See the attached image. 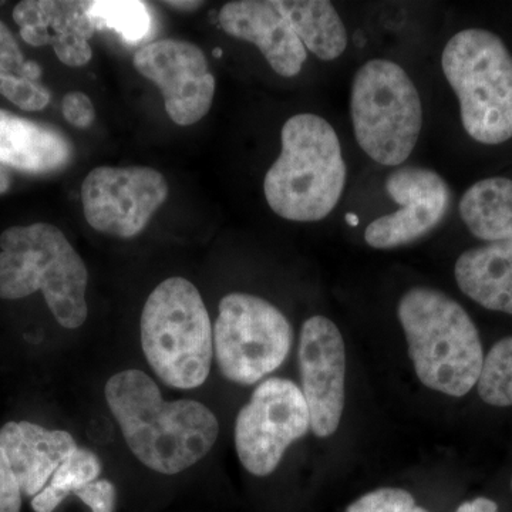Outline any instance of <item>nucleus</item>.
<instances>
[{
  "instance_id": "nucleus-31",
  "label": "nucleus",
  "mask_w": 512,
  "mask_h": 512,
  "mask_svg": "<svg viewBox=\"0 0 512 512\" xmlns=\"http://www.w3.org/2000/svg\"><path fill=\"white\" fill-rule=\"evenodd\" d=\"M40 74H42V67H40L39 64L36 62H26L25 66H23L20 77L36 82V80L39 79Z\"/></svg>"
},
{
  "instance_id": "nucleus-2",
  "label": "nucleus",
  "mask_w": 512,
  "mask_h": 512,
  "mask_svg": "<svg viewBox=\"0 0 512 512\" xmlns=\"http://www.w3.org/2000/svg\"><path fill=\"white\" fill-rule=\"evenodd\" d=\"M281 143L264 180L269 208L288 221L325 220L339 204L348 174L335 128L316 114H296L282 127Z\"/></svg>"
},
{
  "instance_id": "nucleus-1",
  "label": "nucleus",
  "mask_w": 512,
  "mask_h": 512,
  "mask_svg": "<svg viewBox=\"0 0 512 512\" xmlns=\"http://www.w3.org/2000/svg\"><path fill=\"white\" fill-rule=\"evenodd\" d=\"M104 394L131 453L157 473H183L217 443L220 423L205 404L165 402L157 383L141 370L117 373Z\"/></svg>"
},
{
  "instance_id": "nucleus-32",
  "label": "nucleus",
  "mask_w": 512,
  "mask_h": 512,
  "mask_svg": "<svg viewBox=\"0 0 512 512\" xmlns=\"http://www.w3.org/2000/svg\"><path fill=\"white\" fill-rule=\"evenodd\" d=\"M10 183H12V181H10L8 171L0 165V195L9 191Z\"/></svg>"
},
{
  "instance_id": "nucleus-23",
  "label": "nucleus",
  "mask_w": 512,
  "mask_h": 512,
  "mask_svg": "<svg viewBox=\"0 0 512 512\" xmlns=\"http://www.w3.org/2000/svg\"><path fill=\"white\" fill-rule=\"evenodd\" d=\"M346 512H429L416 504L412 494L402 488H379L355 501Z\"/></svg>"
},
{
  "instance_id": "nucleus-30",
  "label": "nucleus",
  "mask_w": 512,
  "mask_h": 512,
  "mask_svg": "<svg viewBox=\"0 0 512 512\" xmlns=\"http://www.w3.org/2000/svg\"><path fill=\"white\" fill-rule=\"evenodd\" d=\"M165 6L168 8L181 10V12H194V10L200 9L202 6V2H194V0H178V2H164Z\"/></svg>"
},
{
  "instance_id": "nucleus-12",
  "label": "nucleus",
  "mask_w": 512,
  "mask_h": 512,
  "mask_svg": "<svg viewBox=\"0 0 512 512\" xmlns=\"http://www.w3.org/2000/svg\"><path fill=\"white\" fill-rule=\"evenodd\" d=\"M298 357L311 430L326 439L339 429L345 407L346 350L338 326L320 315L306 320Z\"/></svg>"
},
{
  "instance_id": "nucleus-9",
  "label": "nucleus",
  "mask_w": 512,
  "mask_h": 512,
  "mask_svg": "<svg viewBox=\"0 0 512 512\" xmlns=\"http://www.w3.org/2000/svg\"><path fill=\"white\" fill-rule=\"evenodd\" d=\"M311 430V416L301 387L272 377L256 387L235 421V447L248 473H274L291 444Z\"/></svg>"
},
{
  "instance_id": "nucleus-26",
  "label": "nucleus",
  "mask_w": 512,
  "mask_h": 512,
  "mask_svg": "<svg viewBox=\"0 0 512 512\" xmlns=\"http://www.w3.org/2000/svg\"><path fill=\"white\" fill-rule=\"evenodd\" d=\"M22 490L0 448V512H20Z\"/></svg>"
},
{
  "instance_id": "nucleus-7",
  "label": "nucleus",
  "mask_w": 512,
  "mask_h": 512,
  "mask_svg": "<svg viewBox=\"0 0 512 512\" xmlns=\"http://www.w3.org/2000/svg\"><path fill=\"white\" fill-rule=\"evenodd\" d=\"M350 116L360 148L389 167L406 163L423 128L419 90L400 64L369 60L357 70Z\"/></svg>"
},
{
  "instance_id": "nucleus-27",
  "label": "nucleus",
  "mask_w": 512,
  "mask_h": 512,
  "mask_svg": "<svg viewBox=\"0 0 512 512\" xmlns=\"http://www.w3.org/2000/svg\"><path fill=\"white\" fill-rule=\"evenodd\" d=\"M25 63V57L12 32L5 23L0 22V74L20 77Z\"/></svg>"
},
{
  "instance_id": "nucleus-14",
  "label": "nucleus",
  "mask_w": 512,
  "mask_h": 512,
  "mask_svg": "<svg viewBox=\"0 0 512 512\" xmlns=\"http://www.w3.org/2000/svg\"><path fill=\"white\" fill-rule=\"evenodd\" d=\"M218 22L229 36L258 47L279 76L295 77L301 73L308 59V50L293 32L275 0H235L225 3L218 15Z\"/></svg>"
},
{
  "instance_id": "nucleus-15",
  "label": "nucleus",
  "mask_w": 512,
  "mask_h": 512,
  "mask_svg": "<svg viewBox=\"0 0 512 512\" xmlns=\"http://www.w3.org/2000/svg\"><path fill=\"white\" fill-rule=\"evenodd\" d=\"M0 448L22 494L35 498L77 444L67 431L47 430L29 421H10L0 429Z\"/></svg>"
},
{
  "instance_id": "nucleus-6",
  "label": "nucleus",
  "mask_w": 512,
  "mask_h": 512,
  "mask_svg": "<svg viewBox=\"0 0 512 512\" xmlns=\"http://www.w3.org/2000/svg\"><path fill=\"white\" fill-rule=\"evenodd\" d=\"M441 67L460 103L461 123L477 143L512 138V55L485 29H464L448 40Z\"/></svg>"
},
{
  "instance_id": "nucleus-13",
  "label": "nucleus",
  "mask_w": 512,
  "mask_h": 512,
  "mask_svg": "<svg viewBox=\"0 0 512 512\" xmlns=\"http://www.w3.org/2000/svg\"><path fill=\"white\" fill-rule=\"evenodd\" d=\"M386 191L400 208L370 222L365 241L372 248L394 249L419 241L439 227L450 207V188L430 168H397L387 177Z\"/></svg>"
},
{
  "instance_id": "nucleus-20",
  "label": "nucleus",
  "mask_w": 512,
  "mask_h": 512,
  "mask_svg": "<svg viewBox=\"0 0 512 512\" xmlns=\"http://www.w3.org/2000/svg\"><path fill=\"white\" fill-rule=\"evenodd\" d=\"M101 470H103V464L94 451L89 448L77 447L64 460L62 466L57 468L45 490L33 498V511L55 512L56 508L70 494L79 497V494L90 484L99 480Z\"/></svg>"
},
{
  "instance_id": "nucleus-8",
  "label": "nucleus",
  "mask_w": 512,
  "mask_h": 512,
  "mask_svg": "<svg viewBox=\"0 0 512 512\" xmlns=\"http://www.w3.org/2000/svg\"><path fill=\"white\" fill-rule=\"evenodd\" d=\"M214 326V350L222 375L238 384L258 383L279 369L292 349L293 329L271 302L228 293Z\"/></svg>"
},
{
  "instance_id": "nucleus-28",
  "label": "nucleus",
  "mask_w": 512,
  "mask_h": 512,
  "mask_svg": "<svg viewBox=\"0 0 512 512\" xmlns=\"http://www.w3.org/2000/svg\"><path fill=\"white\" fill-rule=\"evenodd\" d=\"M92 512H114L116 510V487L109 480H96L79 494Z\"/></svg>"
},
{
  "instance_id": "nucleus-18",
  "label": "nucleus",
  "mask_w": 512,
  "mask_h": 512,
  "mask_svg": "<svg viewBox=\"0 0 512 512\" xmlns=\"http://www.w3.org/2000/svg\"><path fill=\"white\" fill-rule=\"evenodd\" d=\"M306 50L323 60L338 59L348 47V32L326 0H275Z\"/></svg>"
},
{
  "instance_id": "nucleus-5",
  "label": "nucleus",
  "mask_w": 512,
  "mask_h": 512,
  "mask_svg": "<svg viewBox=\"0 0 512 512\" xmlns=\"http://www.w3.org/2000/svg\"><path fill=\"white\" fill-rule=\"evenodd\" d=\"M140 326L144 356L163 383L191 390L207 382L214 329L200 291L188 279L161 282L148 296Z\"/></svg>"
},
{
  "instance_id": "nucleus-10",
  "label": "nucleus",
  "mask_w": 512,
  "mask_h": 512,
  "mask_svg": "<svg viewBox=\"0 0 512 512\" xmlns=\"http://www.w3.org/2000/svg\"><path fill=\"white\" fill-rule=\"evenodd\" d=\"M168 192L167 180L154 168L97 167L82 184L84 217L103 234L134 238L167 201Z\"/></svg>"
},
{
  "instance_id": "nucleus-21",
  "label": "nucleus",
  "mask_w": 512,
  "mask_h": 512,
  "mask_svg": "<svg viewBox=\"0 0 512 512\" xmlns=\"http://www.w3.org/2000/svg\"><path fill=\"white\" fill-rule=\"evenodd\" d=\"M87 13L94 28L113 30L128 45H140L153 25L150 9L141 0H96Z\"/></svg>"
},
{
  "instance_id": "nucleus-19",
  "label": "nucleus",
  "mask_w": 512,
  "mask_h": 512,
  "mask_svg": "<svg viewBox=\"0 0 512 512\" xmlns=\"http://www.w3.org/2000/svg\"><path fill=\"white\" fill-rule=\"evenodd\" d=\"M461 220L481 241H512V180L491 177L471 185L460 200Z\"/></svg>"
},
{
  "instance_id": "nucleus-3",
  "label": "nucleus",
  "mask_w": 512,
  "mask_h": 512,
  "mask_svg": "<svg viewBox=\"0 0 512 512\" xmlns=\"http://www.w3.org/2000/svg\"><path fill=\"white\" fill-rule=\"evenodd\" d=\"M414 370L424 386L463 397L477 386L484 363L480 333L460 303L437 289H409L397 306Z\"/></svg>"
},
{
  "instance_id": "nucleus-25",
  "label": "nucleus",
  "mask_w": 512,
  "mask_h": 512,
  "mask_svg": "<svg viewBox=\"0 0 512 512\" xmlns=\"http://www.w3.org/2000/svg\"><path fill=\"white\" fill-rule=\"evenodd\" d=\"M62 111L67 123L76 128H89L96 119L92 99L82 92L67 93L63 97Z\"/></svg>"
},
{
  "instance_id": "nucleus-11",
  "label": "nucleus",
  "mask_w": 512,
  "mask_h": 512,
  "mask_svg": "<svg viewBox=\"0 0 512 512\" xmlns=\"http://www.w3.org/2000/svg\"><path fill=\"white\" fill-rule=\"evenodd\" d=\"M133 62L137 72L160 89L175 124L192 126L207 116L214 103L215 77L200 47L185 40H157L141 47Z\"/></svg>"
},
{
  "instance_id": "nucleus-29",
  "label": "nucleus",
  "mask_w": 512,
  "mask_h": 512,
  "mask_svg": "<svg viewBox=\"0 0 512 512\" xmlns=\"http://www.w3.org/2000/svg\"><path fill=\"white\" fill-rule=\"evenodd\" d=\"M456 512H500V510L490 498L478 497L461 504Z\"/></svg>"
},
{
  "instance_id": "nucleus-24",
  "label": "nucleus",
  "mask_w": 512,
  "mask_h": 512,
  "mask_svg": "<svg viewBox=\"0 0 512 512\" xmlns=\"http://www.w3.org/2000/svg\"><path fill=\"white\" fill-rule=\"evenodd\" d=\"M0 94L26 111H40L50 103V93L46 87L10 74H0Z\"/></svg>"
},
{
  "instance_id": "nucleus-22",
  "label": "nucleus",
  "mask_w": 512,
  "mask_h": 512,
  "mask_svg": "<svg viewBox=\"0 0 512 512\" xmlns=\"http://www.w3.org/2000/svg\"><path fill=\"white\" fill-rule=\"evenodd\" d=\"M477 389L491 406H512V336L498 340L484 357Z\"/></svg>"
},
{
  "instance_id": "nucleus-17",
  "label": "nucleus",
  "mask_w": 512,
  "mask_h": 512,
  "mask_svg": "<svg viewBox=\"0 0 512 512\" xmlns=\"http://www.w3.org/2000/svg\"><path fill=\"white\" fill-rule=\"evenodd\" d=\"M458 288L488 311L512 315V241L488 242L457 259Z\"/></svg>"
},
{
  "instance_id": "nucleus-4",
  "label": "nucleus",
  "mask_w": 512,
  "mask_h": 512,
  "mask_svg": "<svg viewBox=\"0 0 512 512\" xmlns=\"http://www.w3.org/2000/svg\"><path fill=\"white\" fill-rule=\"evenodd\" d=\"M89 272L59 228L46 222L10 227L0 235V299L43 293L60 326L77 329L89 315Z\"/></svg>"
},
{
  "instance_id": "nucleus-16",
  "label": "nucleus",
  "mask_w": 512,
  "mask_h": 512,
  "mask_svg": "<svg viewBox=\"0 0 512 512\" xmlns=\"http://www.w3.org/2000/svg\"><path fill=\"white\" fill-rule=\"evenodd\" d=\"M72 157V143L56 128L0 109V165L26 174H50L67 167Z\"/></svg>"
}]
</instances>
